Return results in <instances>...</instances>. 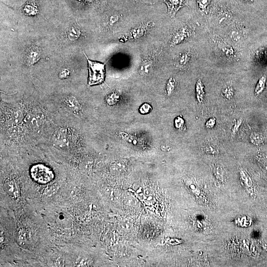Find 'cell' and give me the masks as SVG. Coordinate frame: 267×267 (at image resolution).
I'll return each instance as SVG.
<instances>
[{"label":"cell","instance_id":"obj_3","mask_svg":"<svg viewBox=\"0 0 267 267\" xmlns=\"http://www.w3.org/2000/svg\"><path fill=\"white\" fill-rule=\"evenodd\" d=\"M168 8V13L174 16L177 11L182 6L186 5V0H163Z\"/></svg>","mask_w":267,"mask_h":267},{"label":"cell","instance_id":"obj_12","mask_svg":"<svg viewBox=\"0 0 267 267\" xmlns=\"http://www.w3.org/2000/svg\"><path fill=\"white\" fill-rule=\"evenodd\" d=\"M152 109L151 106L147 103H144L140 108L139 112L142 114L149 113Z\"/></svg>","mask_w":267,"mask_h":267},{"label":"cell","instance_id":"obj_19","mask_svg":"<svg viewBox=\"0 0 267 267\" xmlns=\"http://www.w3.org/2000/svg\"><path fill=\"white\" fill-rule=\"evenodd\" d=\"M188 59V56L185 54V55H183L181 59L180 60V63H185L187 62V60Z\"/></svg>","mask_w":267,"mask_h":267},{"label":"cell","instance_id":"obj_18","mask_svg":"<svg viewBox=\"0 0 267 267\" xmlns=\"http://www.w3.org/2000/svg\"><path fill=\"white\" fill-rule=\"evenodd\" d=\"M69 75V71L67 69H63L59 74L61 78H67Z\"/></svg>","mask_w":267,"mask_h":267},{"label":"cell","instance_id":"obj_14","mask_svg":"<svg viewBox=\"0 0 267 267\" xmlns=\"http://www.w3.org/2000/svg\"><path fill=\"white\" fill-rule=\"evenodd\" d=\"M216 124V119L214 117L209 118L206 122L205 125L206 128H213Z\"/></svg>","mask_w":267,"mask_h":267},{"label":"cell","instance_id":"obj_4","mask_svg":"<svg viewBox=\"0 0 267 267\" xmlns=\"http://www.w3.org/2000/svg\"><path fill=\"white\" fill-rule=\"evenodd\" d=\"M41 52L39 48L35 46L31 47L26 55V60L29 65H32L40 59Z\"/></svg>","mask_w":267,"mask_h":267},{"label":"cell","instance_id":"obj_21","mask_svg":"<svg viewBox=\"0 0 267 267\" xmlns=\"http://www.w3.org/2000/svg\"><path fill=\"white\" fill-rule=\"evenodd\" d=\"M135 0L137 1V0Z\"/></svg>","mask_w":267,"mask_h":267},{"label":"cell","instance_id":"obj_10","mask_svg":"<svg viewBox=\"0 0 267 267\" xmlns=\"http://www.w3.org/2000/svg\"><path fill=\"white\" fill-rule=\"evenodd\" d=\"M222 95L226 99H230L233 96V89L231 87H227L223 89Z\"/></svg>","mask_w":267,"mask_h":267},{"label":"cell","instance_id":"obj_16","mask_svg":"<svg viewBox=\"0 0 267 267\" xmlns=\"http://www.w3.org/2000/svg\"><path fill=\"white\" fill-rule=\"evenodd\" d=\"M242 123V120L239 119L237 120L234 124L233 127L232 129V134H235V133L238 130L239 128L240 127Z\"/></svg>","mask_w":267,"mask_h":267},{"label":"cell","instance_id":"obj_13","mask_svg":"<svg viewBox=\"0 0 267 267\" xmlns=\"http://www.w3.org/2000/svg\"><path fill=\"white\" fill-rule=\"evenodd\" d=\"M6 188L9 193L13 196L15 195L16 191L15 190L16 189L14 184L12 183L11 182H9L6 185Z\"/></svg>","mask_w":267,"mask_h":267},{"label":"cell","instance_id":"obj_11","mask_svg":"<svg viewBox=\"0 0 267 267\" xmlns=\"http://www.w3.org/2000/svg\"><path fill=\"white\" fill-rule=\"evenodd\" d=\"M210 0H197V3L199 8L201 10H204L208 5Z\"/></svg>","mask_w":267,"mask_h":267},{"label":"cell","instance_id":"obj_20","mask_svg":"<svg viewBox=\"0 0 267 267\" xmlns=\"http://www.w3.org/2000/svg\"><path fill=\"white\" fill-rule=\"evenodd\" d=\"M85 0L88 1H92L93 0Z\"/></svg>","mask_w":267,"mask_h":267},{"label":"cell","instance_id":"obj_9","mask_svg":"<svg viewBox=\"0 0 267 267\" xmlns=\"http://www.w3.org/2000/svg\"><path fill=\"white\" fill-rule=\"evenodd\" d=\"M250 139L254 144H260L263 141L262 135L257 133H252L250 135Z\"/></svg>","mask_w":267,"mask_h":267},{"label":"cell","instance_id":"obj_2","mask_svg":"<svg viewBox=\"0 0 267 267\" xmlns=\"http://www.w3.org/2000/svg\"><path fill=\"white\" fill-rule=\"evenodd\" d=\"M30 172L34 179L39 183H47L53 178L52 172L49 168L42 164L33 166Z\"/></svg>","mask_w":267,"mask_h":267},{"label":"cell","instance_id":"obj_6","mask_svg":"<svg viewBox=\"0 0 267 267\" xmlns=\"http://www.w3.org/2000/svg\"><path fill=\"white\" fill-rule=\"evenodd\" d=\"M266 77L263 76L259 80L255 89V93L256 95L260 94L264 89L266 83Z\"/></svg>","mask_w":267,"mask_h":267},{"label":"cell","instance_id":"obj_17","mask_svg":"<svg viewBox=\"0 0 267 267\" xmlns=\"http://www.w3.org/2000/svg\"><path fill=\"white\" fill-rule=\"evenodd\" d=\"M183 123H184V121L181 117H178L177 118H176L175 120V127L177 128L178 129V128H181L182 126Z\"/></svg>","mask_w":267,"mask_h":267},{"label":"cell","instance_id":"obj_5","mask_svg":"<svg viewBox=\"0 0 267 267\" xmlns=\"http://www.w3.org/2000/svg\"><path fill=\"white\" fill-rule=\"evenodd\" d=\"M204 87L200 79H198L196 84V95L197 100L199 103H202L204 100L205 92L204 91Z\"/></svg>","mask_w":267,"mask_h":267},{"label":"cell","instance_id":"obj_8","mask_svg":"<svg viewBox=\"0 0 267 267\" xmlns=\"http://www.w3.org/2000/svg\"><path fill=\"white\" fill-rule=\"evenodd\" d=\"M80 35V30L76 27H73L68 32L67 35L69 39L71 41L77 40Z\"/></svg>","mask_w":267,"mask_h":267},{"label":"cell","instance_id":"obj_7","mask_svg":"<svg viewBox=\"0 0 267 267\" xmlns=\"http://www.w3.org/2000/svg\"><path fill=\"white\" fill-rule=\"evenodd\" d=\"M24 12L27 15H35L37 12V7L33 3H27L23 8Z\"/></svg>","mask_w":267,"mask_h":267},{"label":"cell","instance_id":"obj_15","mask_svg":"<svg viewBox=\"0 0 267 267\" xmlns=\"http://www.w3.org/2000/svg\"><path fill=\"white\" fill-rule=\"evenodd\" d=\"M204 151L205 152L209 153V154H217L218 153V150L214 146L211 145H209L205 147Z\"/></svg>","mask_w":267,"mask_h":267},{"label":"cell","instance_id":"obj_1","mask_svg":"<svg viewBox=\"0 0 267 267\" xmlns=\"http://www.w3.org/2000/svg\"><path fill=\"white\" fill-rule=\"evenodd\" d=\"M85 55L89 65V85H95L102 83L105 77V64L100 62L90 60L85 54Z\"/></svg>","mask_w":267,"mask_h":267}]
</instances>
